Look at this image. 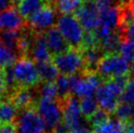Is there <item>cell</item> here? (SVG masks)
<instances>
[{"label": "cell", "instance_id": "1", "mask_svg": "<svg viewBox=\"0 0 134 133\" xmlns=\"http://www.w3.org/2000/svg\"><path fill=\"white\" fill-rule=\"evenodd\" d=\"M129 71V63L119 54H107L100 61L96 74L103 81H107L119 76H126Z\"/></svg>", "mask_w": 134, "mask_h": 133}, {"label": "cell", "instance_id": "2", "mask_svg": "<svg viewBox=\"0 0 134 133\" xmlns=\"http://www.w3.org/2000/svg\"><path fill=\"white\" fill-rule=\"evenodd\" d=\"M57 27L71 48L81 49L85 30L75 15L60 16L57 20Z\"/></svg>", "mask_w": 134, "mask_h": 133}, {"label": "cell", "instance_id": "3", "mask_svg": "<svg viewBox=\"0 0 134 133\" xmlns=\"http://www.w3.org/2000/svg\"><path fill=\"white\" fill-rule=\"evenodd\" d=\"M52 62L56 66L60 74L72 76L75 74L84 73L85 65L81 51L71 48L69 51L52 57Z\"/></svg>", "mask_w": 134, "mask_h": 133}, {"label": "cell", "instance_id": "4", "mask_svg": "<svg viewBox=\"0 0 134 133\" xmlns=\"http://www.w3.org/2000/svg\"><path fill=\"white\" fill-rule=\"evenodd\" d=\"M35 109L42 118L46 125L47 133H52L54 129L64 120L62 101L59 99L39 98Z\"/></svg>", "mask_w": 134, "mask_h": 133}, {"label": "cell", "instance_id": "5", "mask_svg": "<svg viewBox=\"0 0 134 133\" xmlns=\"http://www.w3.org/2000/svg\"><path fill=\"white\" fill-rule=\"evenodd\" d=\"M14 74L19 87L34 88L40 83L36 65L34 61L26 57H20L13 65Z\"/></svg>", "mask_w": 134, "mask_h": 133}, {"label": "cell", "instance_id": "6", "mask_svg": "<svg viewBox=\"0 0 134 133\" xmlns=\"http://www.w3.org/2000/svg\"><path fill=\"white\" fill-rule=\"evenodd\" d=\"M71 94L77 98L93 96L96 91L103 83L102 78L97 74L80 73L71 76Z\"/></svg>", "mask_w": 134, "mask_h": 133}, {"label": "cell", "instance_id": "7", "mask_svg": "<svg viewBox=\"0 0 134 133\" xmlns=\"http://www.w3.org/2000/svg\"><path fill=\"white\" fill-rule=\"evenodd\" d=\"M14 122L18 133H47L46 125L35 108L19 111Z\"/></svg>", "mask_w": 134, "mask_h": 133}, {"label": "cell", "instance_id": "8", "mask_svg": "<svg viewBox=\"0 0 134 133\" xmlns=\"http://www.w3.org/2000/svg\"><path fill=\"white\" fill-rule=\"evenodd\" d=\"M75 16L85 31H94L100 25V10L94 1H85Z\"/></svg>", "mask_w": 134, "mask_h": 133}, {"label": "cell", "instance_id": "9", "mask_svg": "<svg viewBox=\"0 0 134 133\" xmlns=\"http://www.w3.org/2000/svg\"><path fill=\"white\" fill-rule=\"evenodd\" d=\"M57 11L53 4H49L34 17L27 20V25L37 32H46L49 29L53 27L54 24L57 23Z\"/></svg>", "mask_w": 134, "mask_h": 133}, {"label": "cell", "instance_id": "10", "mask_svg": "<svg viewBox=\"0 0 134 133\" xmlns=\"http://www.w3.org/2000/svg\"><path fill=\"white\" fill-rule=\"evenodd\" d=\"M63 106V118L64 121L67 123L70 129L80 124L85 118L82 115L80 110V103L77 97L70 95L66 99L61 100Z\"/></svg>", "mask_w": 134, "mask_h": 133}, {"label": "cell", "instance_id": "11", "mask_svg": "<svg viewBox=\"0 0 134 133\" xmlns=\"http://www.w3.org/2000/svg\"><path fill=\"white\" fill-rule=\"evenodd\" d=\"M26 58L31 59L34 63L52 60V55L49 51L45 38V32L35 31Z\"/></svg>", "mask_w": 134, "mask_h": 133}, {"label": "cell", "instance_id": "12", "mask_svg": "<svg viewBox=\"0 0 134 133\" xmlns=\"http://www.w3.org/2000/svg\"><path fill=\"white\" fill-rule=\"evenodd\" d=\"M26 25L27 22L14 6L0 12V30H21Z\"/></svg>", "mask_w": 134, "mask_h": 133}, {"label": "cell", "instance_id": "13", "mask_svg": "<svg viewBox=\"0 0 134 133\" xmlns=\"http://www.w3.org/2000/svg\"><path fill=\"white\" fill-rule=\"evenodd\" d=\"M45 38L52 57L65 53L71 48L70 44L68 43V41L63 36V34L60 32V30L56 26L49 29L45 32Z\"/></svg>", "mask_w": 134, "mask_h": 133}, {"label": "cell", "instance_id": "14", "mask_svg": "<svg viewBox=\"0 0 134 133\" xmlns=\"http://www.w3.org/2000/svg\"><path fill=\"white\" fill-rule=\"evenodd\" d=\"M11 102L15 107L18 109V111H23L30 108H35L37 103V96L34 88H24L20 87L12 94Z\"/></svg>", "mask_w": 134, "mask_h": 133}, {"label": "cell", "instance_id": "15", "mask_svg": "<svg viewBox=\"0 0 134 133\" xmlns=\"http://www.w3.org/2000/svg\"><path fill=\"white\" fill-rule=\"evenodd\" d=\"M121 5V4H120ZM120 5L100 10V27L109 30H116L120 25ZM98 26V27H99Z\"/></svg>", "mask_w": 134, "mask_h": 133}, {"label": "cell", "instance_id": "16", "mask_svg": "<svg viewBox=\"0 0 134 133\" xmlns=\"http://www.w3.org/2000/svg\"><path fill=\"white\" fill-rule=\"evenodd\" d=\"M80 51L85 65V71L90 74H96L98 65L102 58L105 56V53L98 45L81 49Z\"/></svg>", "mask_w": 134, "mask_h": 133}, {"label": "cell", "instance_id": "17", "mask_svg": "<svg viewBox=\"0 0 134 133\" xmlns=\"http://www.w3.org/2000/svg\"><path fill=\"white\" fill-rule=\"evenodd\" d=\"M49 4H52L50 0H22L17 7L21 16L27 21Z\"/></svg>", "mask_w": 134, "mask_h": 133}, {"label": "cell", "instance_id": "18", "mask_svg": "<svg viewBox=\"0 0 134 133\" xmlns=\"http://www.w3.org/2000/svg\"><path fill=\"white\" fill-rule=\"evenodd\" d=\"M21 30H0V41H1V43L8 50L13 52L17 56V58L21 57V55H20Z\"/></svg>", "mask_w": 134, "mask_h": 133}, {"label": "cell", "instance_id": "19", "mask_svg": "<svg viewBox=\"0 0 134 133\" xmlns=\"http://www.w3.org/2000/svg\"><path fill=\"white\" fill-rule=\"evenodd\" d=\"M41 82H55L59 76V71L52 60L40 63H35Z\"/></svg>", "mask_w": 134, "mask_h": 133}, {"label": "cell", "instance_id": "20", "mask_svg": "<svg viewBox=\"0 0 134 133\" xmlns=\"http://www.w3.org/2000/svg\"><path fill=\"white\" fill-rule=\"evenodd\" d=\"M18 109L11 102L10 98L0 97V122H14L18 115Z\"/></svg>", "mask_w": 134, "mask_h": 133}, {"label": "cell", "instance_id": "21", "mask_svg": "<svg viewBox=\"0 0 134 133\" xmlns=\"http://www.w3.org/2000/svg\"><path fill=\"white\" fill-rule=\"evenodd\" d=\"M84 3V0H56L53 6L57 13L62 15H72L80 9Z\"/></svg>", "mask_w": 134, "mask_h": 133}, {"label": "cell", "instance_id": "22", "mask_svg": "<svg viewBox=\"0 0 134 133\" xmlns=\"http://www.w3.org/2000/svg\"><path fill=\"white\" fill-rule=\"evenodd\" d=\"M37 99L46 98V99H59L58 91L55 82H40L39 84L34 87Z\"/></svg>", "mask_w": 134, "mask_h": 133}, {"label": "cell", "instance_id": "23", "mask_svg": "<svg viewBox=\"0 0 134 133\" xmlns=\"http://www.w3.org/2000/svg\"><path fill=\"white\" fill-rule=\"evenodd\" d=\"M114 114L115 118H118L123 123L134 121V105L120 102Z\"/></svg>", "mask_w": 134, "mask_h": 133}, {"label": "cell", "instance_id": "24", "mask_svg": "<svg viewBox=\"0 0 134 133\" xmlns=\"http://www.w3.org/2000/svg\"><path fill=\"white\" fill-rule=\"evenodd\" d=\"M55 84L58 91V98L59 100H64L67 97L71 95V78L70 76L59 74V76L55 80Z\"/></svg>", "mask_w": 134, "mask_h": 133}, {"label": "cell", "instance_id": "25", "mask_svg": "<svg viewBox=\"0 0 134 133\" xmlns=\"http://www.w3.org/2000/svg\"><path fill=\"white\" fill-rule=\"evenodd\" d=\"M79 103H80V110H81L82 115L87 119L100 108L96 98H94L93 96L81 98L79 100Z\"/></svg>", "mask_w": 134, "mask_h": 133}, {"label": "cell", "instance_id": "26", "mask_svg": "<svg viewBox=\"0 0 134 133\" xmlns=\"http://www.w3.org/2000/svg\"><path fill=\"white\" fill-rule=\"evenodd\" d=\"M110 114L107 113L106 111H104L103 109L99 108L93 115H91L88 118V121L90 122V124L92 125L93 128L97 127V126H100L102 124H104L110 119Z\"/></svg>", "mask_w": 134, "mask_h": 133}, {"label": "cell", "instance_id": "27", "mask_svg": "<svg viewBox=\"0 0 134 133\" xmlns=\"http://www.w3.org/2000/svg\"><path fill=\"white\" fill-rule=\"evenodd\" d=\"M17 59V56L13 52L8 50L0 41V68H3L10 64H14Z\"/></svg>", "mask_w": 134, "mask_h": 133}, {"label": "cell", "instance_id": "28", "mask_svg": "<svg viewBox=\"0 0 134 133\" xmlns=\"http://www.w3.org/2000/svg\"><path fill=\"white\" fill-rule=\"evenodd\" d=\"M119 54L123 59H125L129 62L134 61V42L131 41H122L120 44Z\"/></svg>", "mask_w": 134, "mask_h": 133}, {"label": "cell", "instance_id": "29", "mask_svg": "<svg viewBox=\"0 0 134 133\" xmlns=\"http://www.w3.org/2000/svg\"><path fill=\"white\" fill-rule=\"evenodd\" d=\"M120 102L134 105V78L129 79V81L120 96Z\"/></svg>", "mask_w": 134, "mask_h": 133}, {"label": "cell", "instance_id": "30", "mask_svg": "<svg viewBox=\"0 0 134 133\" xmlns=\"http://www.w3.org/2000/svg\"><path fill=\"white\" fill-rule=\"evenodd\" d=\"M116 30L119 31V35H120L121 42L122 41L134 42V21L125 25V26H120Z\"/></svg>", "mask_w": 134, "mask_h": 133}, {"label": "cell", "instance_id": "31", "mask_svg": "<svg viewBox=\"0 0 134 133\" xmlns=\"http://www.w3.org/2000/svg\"><path fill=\"white\" fill-rule=\"evenodd\" d=\"M70 133H94V128L90 124L88 119L85 118L80 124L71 128Z\"/></svg>", "mask_w": 134, "mask_h": 133}, {"label": "cell", "instance_id": "32", "mask_svg": "<svg viewBox=\"0 0 134 133\" xmlns=\"http://www.w3.org/2000/svg\"><path fill=\"white\" fill-rule=\"evenodd\" d=\"M95 3H96L97 7L99 8V10L110 7H115V6H119L120 4H122L120 2V0H96Z\"/></svg>", "mask_w": 134, "mask_h": 133}, {"label": "cell", "instance_id": "33", "mask_svg": "<svg viewBox=\"0 0 134 133\" xmlns=\"http://www.w3.org/2000/svg\"><path fill=\"white\" fill-rule=\"evenodd\" d=\"M0 133H18L15 122H8V123H1L0 126Z\"/></svg>", "mask_w": 134, "mask_h": 133}, {"label": "cell", "instance_id": "34", "mask_svg": "<svg viewBox=\"0 0 134 133\" xmlns=\"http://www.w3.org/2000/svg\"><path fill=\"white\" fill-rule=\"evenodd\" d=\"M0 96H7V93H6V90H5V86H4V82H3V75H2V68H0ZM10 98V97H9Z\"/></svg>", "mask_w": 134, "mask_h": 133}, {"label": "cell", "instance_id": "35", "mask_svg": "<svg viewBox=\"0 0 134 133\" xmlns=\"http://www.w3.org/2000/svg\"><path fill=\"white\" fill-rule=\"evenodd\" d=\"M13 6L11 0H0V12L6 10Z\"/></svg>", "mask_w": 134, "mask_h": 133}, {"label": "cell", "instance_id": "36", "mask_svg": "<svg viewBox=\"0 0 134 133\" xmlns=\"http://www.w3.org/2000/svg\"><path fill=\"white\" fill-rule=\"evenodd\" d=\"M124 133H134V121L124 123Z\"/></svg>", "mask_w": 134, "mask_h": 133}, {"label": "cell", "instance_id": "37", "mask_svg": "<svg viewBox=\"0 0 134 133\" xmlns=\"http://www.w3.org/2000/svg\"><path fill=\"white\" fill-rule=\"evenodd\" d=\"M129 74H130L131 76H133V78H134V61L132 62V64H131V66H130V71H129Z\"/></svg>", "mask_w": 134, "mask_h": 133}, {"label": "cell", "instance_id": "38", "mask_svg": "<svg viewBox=\"0 0 134 133\" xmlns=\"http://www.w3.org/2000/svg\"><path fill=\"white\" fill-rule=\"evenodd\" d=\"M11 1H12L13 6H14V7H16V6H18V5H19V3L22 1V0H11Z\"/></svg>", "mask_w": 134, "mask_h": 133}, {"label": "cell", "instance_id": "39", "mask_svg": "<svg viewBox=\"0 0 134 133\" xmlns=\"http://www.w3.org/2000/svg\"><path fill=\"white\" fill-rule=\"evenodd\" d=\"M120 2L121 3H126V2H128V0H120Z\"/></svg>", "mask_w": 134, "mask_h": 133}, {"label": "cell", "instance_id": "40", "mask_svg": "<svg viewBox=\"0 0 134 133\" xmlns=\"http://www.w3.org/2000/svg\"><path fill=\"white\" fill-rule=\"evenodd\" d=\"M50 1H51V3H54V2H55V1H56V0H50Z\"/></svg>", "mask_w": 134, "mask_h": 133}, {"label": "cell", "instance_id": "41", "mask_svg": "<svg viewBox=\"0 0 134 133\" xmlns=\"http://www.w3.org/2000/svg\"><path fill=\"white\" fill-rule=\"evenodd\" d=\"M85 1H94V0H85Z\"/></svg>", "mask_w": 134, "mask_h": 133}, {"label": "cell", "instance_id": "42", "mask_svg": "<svg viewBox=\"0 0 134 133\" xmlns=\"http://www.w3.org/2000/svg\"><path fill=\"white\" fill-rule=\"evenodd\" d=\"M0 126H1V124H0Z\"/></svg>", "mask_w": 134, "mask_h": 133}]
</instances>
